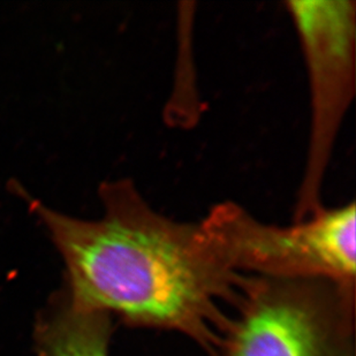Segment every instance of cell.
I'll list each match as a JSON object with an SVG mask.
<instances>
[{
    "instance_id": "obj_2",
    "label": "cell",
    "mask_w": 356,
    "mask_h": 356,
    "mask_svg": "<svg viewBox=\"0 0 356 356\" xmlns=\"http://www.w3.org/2000/svg\"><path fill=\"white\" fill-rule=\"evenodd\" d=\"M243 278L215 356H354L355 289L324 279Z\"/></svg>"
},
{
    "instance_id": "obj_1",
    "label": "cell",
    "mask_w": 356,
    "mask_h": 356,
    "mask_svg": "<svg viewBox=\"0 0 356 356\" xmlns=\"http://www.w3.org/2000/svg\"><path fill=\"white\" fill-rule=\"evenodd\" d=\"M10 187L60 252L74 306L185 333L215 353L229 322L219 305L236 300L243 276L224 262L201 222L157 211L131 179L101 184L104 213L95 220L49 208L19 182Z\"/></svg>"
},
{
    "instance_id": "obj_4",
    "label": "cell",
    "mask_w": 356,
    "mask_h": 356,
    "mask_svg": "<svg viewBox=\"0 0 356 356\" xmlns=\"http://www.w3.org/2000/svg\"><path fill=\"white\" fill-rule=\"evenodd\" d=\"M306 59L312 131L294 222L321 211L323 178L340 124L355 95L356 3L353 0L287 1Z\"/></svg>"
},
{
    "instance_id": "obj_5",
    "label": "cell",
    "mask_w": 356,
    "mask_h": 356,
    "mask_svg": "<svg viewBox=\"0 0 356 356\" xmlns=\"http://www.w3.org/2000/svg\"><path fill=\"white\" fill-rule=\"evenodd\" d=\"M112 317L82 309L65 289L54 294L35 324V347L40 356H108Z\"/></svg>"
},
{
    "instance_id": "obj_3",
    "label": "cell",
    "mask_w": 356,
    "mask_h": 356,
    "mask_svg": "<svg viewBox=\"0 0 356 356\" xmlns=\"http://www.w3.org/2000/svg\"><path fill=\"white\" fill-rule=\"evenodd\" d=\"M356 209L323 208L291 226L266 224L234 202L216 204L202 226L229 269L256 277L324 279L355 289Z\"/></svg>"
}]
</instances>
